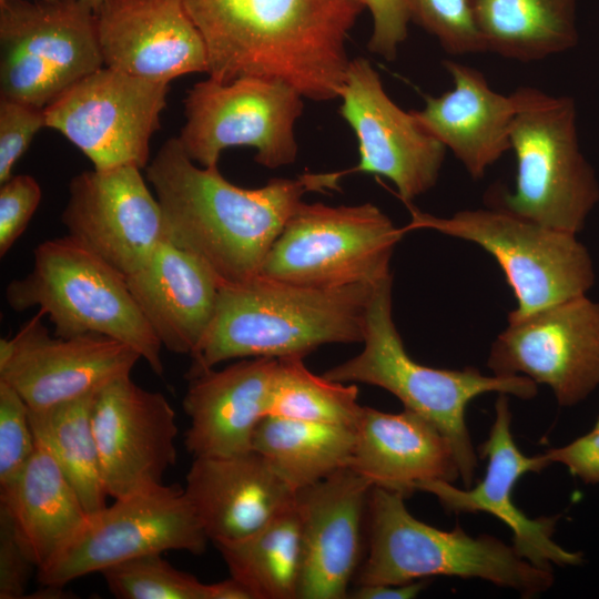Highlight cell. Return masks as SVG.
<instances>
[{"label":"cell","instance_id":"6da1fadb","mask_svg":"<svg viewBox=\"0 0 599 599\" xmlns=\"http://www.w3.org/2000/svg\"><path fill=\"white\" fill-rule=\"evenodd\" d=\"M346 173L306 172L244 189L227 181L217 166L195 165L177 138L166 140L146 165L165 238L201 261L220 285L260 275L303 195L339 190L338 181Z\"/></svg>","mask_w":599,"mask_h":599},{"label":"cell","instance_id":"7a4b0ae2","mask_svg":"<svg viewBox=\"0 0 599 599\" xmlns=\"http://www.w3.org/2000/svg\"><path fill=\"white\" fill-rule=\"evenodd\" d=\"M206 45L210 78L283 81L303 98H339L359 0H182Z\"/></svg>","mask_w":599,"mask_h":599},{"label":"cell","instance_id":"3957f363","mask_svg":"<svg viewBox=\"0 0 599 599\" xmlns=\"http://www.w3.org/2000/svg\"><path fill=\"white\" fill-rule=\"evenodd\" d=\"M375 285L317 288L261 274L220 285L213 319L189 373L233 358H304L325 344L363 342Z\"/></svg>","mask_w":599,"mask_h":599},{"label":"cell","instance_id":"277c9868","mask_svg":"<svg viewBox=\"0 0 599 599\" xmlns=\"http://www.w3.org/2000/svg\"><path fill=\"white\" fill-rule=\"evenodd\" d=\"M364 348L323 376L341 383H364L386 389L405 408L434 424L450 441L459 477L468 488L477 468V455L467 428L468 404L485 393L531 399L537 384L524 375H483L474 367L440 369L413 359L404 347L392 315V276L374 287L368 303Z\"/></svg>","mask_w":599,"mask_h":599},{"label":"cell","instance_id":"5b68a950","mask_svg":"<svg viewBox=\"0 0 599 599\" xmlns=\"http://www.w3.org/2000/svg\"><path fill=\"white\" fill-rule=\"evenodd\" d=\"M402 494L372 487L366 518L367 554L359 585L405 583L434 576L479 578L530 598L548 590L552 570L520 557L512 546L458 525L450 531L415 518Z\"/></svg>","mask_w":599,"mask_h":599},{"label":"cell","instance_id":"8992f818","mask_svg":"<svg viewBox=\"0 0 599 599\" xmlns=\"http://www.w3.org/2000/svg\"><path fill=\"white\" fill-rule=\"evenodd\" d=\"M31 271L12 280L6 300L17 312L37 307L70 337L100 334L134 348L156 375L162 345L140 311L126 276L69 235L39 244Z\"/></svg>","mask_w":599,"mask_h":599},{"label":"cell","instance_id":"52a82bcc","mask_svg":"<svg viewBox=\"0 0 599 599\" xmlns=\"http://www.w3.org/2000/svg\"><path fill=\"white\" fill-rule=\"evenodd\" d=\"M510 128L517 162L514 192L497 205L538 224L578 234L599 202V181L581 151L575 100L527 87Z\"/></svg>","mask_w":599,"mask_h":599},{"label":"cell","instance_id":"ba28073f","mask_svg":"<svg viewBox=\"0 0 599 599\" xmlns=\"http://www.w3.org/2000/svg\"><path fill=\"white\" fill-rule=\"evenodd\" d=\"M405 205L410 221L404 232L433 230L475 243L495 257L517 300L508 317L586 295L595 284L592 258L577 234L538 224L498 206L439 217L413 203Z\"/></svg>","mask_w":599,"mask_h":599},{"label":"cell","instance_id":"9c48e42d","mask_svg":"<svg viewBox=\"0 0 599 599\" xmlns=\"http://www.w3.org/2000/svg\"><path fill=\"white\" fill-rule=\"evenodd\" d=\"M376 205L303 201L272 245L260 274L291 284L335 288L377 284L404 234Z\"/></svg>","mask_w":599,"mask_h":599},{"label":"cell","instance_id":"30bf717a","mask_svg":"<svg viewBox=\"0 0 599 599\" xmlns=\"http://www.w3.org/2000/svg\"><path fill=\"white\" fill-rule=\"evenodd\" d=\"M102 67L95 13L79 0L0 2V97L45 109Z\"/></svg>","mask_w":599,"mask_h":599},{"label":"cell","instance_id":"8fae6325","mask_svg":"<svg viewBox=\"0 0 599 599\" xmlns=\"http://www.w3.org/2000/svg\"><path fill=\"white\" fill-rule=\"evenodd\" d=\"M303 95L275 79L242 77L231 82L213 78L196 82L184 99L185 123L177 136L189 158L215 167L224 150L248 146L268 169L292 164L298 145L294 126L303 112Z\"/></svg>","mask_w":599,"mask_h":599},{"label":"cell","instance_id":"7c38bea8","mask_svg":"<svg viewBox=\"0 0 599 599\" xmlns=\"http://www.w3.org/2000/svg\"><path fill=\"white\" fill-rule=\"evenodd\" d=\"M207 541L184 489L163 484L88 515L73 537L38 570V580L42 586L64 587L144 555L169 550L200 555Z\"/></svg>","mask_w":599,"mask_h":599},{"label":"cell","instance_id":"4fadbf2b","mask_svg":"<svg viewBox=\"0 0 599 599\" xmlns=\"http://www.w3.org/2000/svg\"><path fill=\"white\" fill-rule=\"evenodd\" d=\"M167 92L169 83L102 67L48 105L45 123L75 145L94 169H144Z\"/></svg>","mask_w":599,"mask_h":599},{"label":"cell","instance_id":"5bb4252c","mask_svg":"<svg viewBox=\"0 0 599 599\" xmlns=\"http://www.w3.org/2000/svg\"><path fill=\"white\" fill-rule=\"evenodd\" d=\"M487 366L549 386L560 406L577 405L599 386V302L581 295L508 317Z\"/></svg>","mask_w":599,"mask_h":599},{"label":"cell","instance_id":"9a60e30c","mask_svg":"<svg viewBox=\"0 0 599 599\" xmlns=\"http://www.w3.org/2000/svg\"><path fill=\"white\" fill-rule=\"evenodd\" d=\"M42 311L11 338L0 341V380L14 388L31 410H42L99 392L130 375L140 354L100 334L50 335Z\"/></svg>","mask_w":599,"mask_h":599},{"label":"cell","instance_id":"2e32d148","mask_svg":"<svg viewBox=\"0 0 599 599\" xmlns=\"http://www.w3.org/2000/svg\"><path fill=\"white\" fill-rule=\"evenodd\" d=\"M339 98V113L358 142L359 161L349 173L388 179L404 203H412L436 184L447 149L412 111L389 98L367 59L349 61Z\"/></svg>","mask_w":599,"mask_h":599},{"label":"cell","instance_id":"e0dca14e","mask_svg":"<svg viewBox=\"0 0 599 599\" xmlns=\"http://www.w3.org/2000/svg\"><path fill=\"white\" fill-rule=\"evenodd\" d=\"M134 165L84 171L69 183L68 235L129 276L165 241L160 203Z\"/></svg>","mask_w":599,"mask_h":599},{"label":"cell","instance_id":"ac0fdd59","mask_svg":"<svg viewBox=\"0 0 599 599\" xmlns=\"http://www.w3.org/2000/svg\"><path fill=\"white\" fill-rule=\"evenodd\" d=\"M91 420L108 496L120 499L163 485L176 461L177 435L176 414L165 396L126 375L97 393Z\"/></svg>","mask_w":599,"mask_h":599},{"label":"cell","instance_id":"d6986e66","mask_svg":"<svg viewBox=\"0 0 599 599\" xmlns=\"http://www.w3.org/2000/svg\"><path fill=\"white\" fill-rule=\"evenodd\" d=\"M510 425L507 394H499L488 438L478 448L480 457L487 459L484 478L468 489H459L449 481L426 480L419 483L416 490L436 496L450 512H487L499 518L512 531L516 552L539 568L578 566L583 561V554L566 550L552 539L559 516L532 519L514 502L512 491L519 478L527 473H539L549 464L540 454L525 456L515 443Z\"/></svg>","mask_w":599,"mask_h":599},{"label":"cell","instance_id":"ffe728a7","mask_svg":"<svg viewBox=\"0 0 599 599\" xmlns=\"http://www.w3.org/2000/svg\"><path fill=\"white\" fill-rule=\"evenodd\" d=\"M95 18L104 67L164 83L207 73L205 42L182 0H106Z\"/></svg>","mask_w":599,"mask_h":599},{"label":"cell","instance_id":"44dd1931","mask_svg":"<svg viewBox=\"0 0 599 599\" xmlns=\"http://www.w3.org/2000/svg\"><path fill=\"white\" fill-rule=\"evenodd\" d=\"M372 485L349 467L297 491L302 514L298 599H344L359 570Z\"/></svg>","mask_w":599,"mask_h":599},{"label":"cell","instance_id":"7402d4cb","mask_svg":"<svg viewBox=\"0 0 599 599\" xmlns=\"http://www.w3.org/2000/svg\"><path fill=\"white\" fill-rule=\"evenodd\" d=\"M276 367L277 358L251 357L187 374L185 447L194 458L252 450L255 429L267 416Z\"/></svg>","mask_w":599,"mask_h":599},{"label":"cell","instance_id":"603a6c76","mask_svg":"<svg viewBox=\"0 0 599 599\" xmlns=\"http://www.w3.org/2000/svg\"><path fill=\"white\" fill-rule=\"evenodd\" d=\"M184 493L209 540L243 539L290 506L296 493L257 451L195 457Z\"/></svg>","mask_w":599,"mask_h":599},{"label":"cell","instance_id":"cb8c5ba5","mask_svg":"<svg viewBox=\"0 0 599 599\" xmlns=\"http://www.w3.org/2000/svg\"><path fill=\"white\" fill-rule=\"evenodd\" d=\"M454 88L425 97L422 110H412L422 126L449 149L473 179L510 150V128L526 103V87L508 95L495 91L477 69L445 60Z\"/></svg>","mask_w":599,"mask_h":599},{"label":"cell","instance_id":"d4e9b609","mask_svg":"<svg viewBox=\"0 0 599 599\" xmlns=\"http://www.w3.org/2000/svg\"><path fill=\"white\" fill-rule=\"evenodd\" d=\"M355 433L348 467L373 487L406 498L422 481L454 483L459 478L457 457L448 438L410 409L392 414L363 406Z\"/></svg>","mask_w":599,"mask_h":599},{"label":"cell","instance_id":"484cf974","mask_svg":"<svg viewBox=\"0 0 599 599\" xmlns=\"http://www.w3.org/2000/svg\"><path fill=\"white\" fill-rule=\"evenodd\" d=\"M126 281L162 347L192 357L216 307L220 283L210 270L165 240Z\"/></svg>","mask_w":599,"mask_h":599},{"label":"cell","instance_id":"4316f807","mask_svg":"<svg viewBox=\"0 0 599 599\" xmlns=\"http://www.w3.org/2000/svg\"><path fill=\"white\" fill-rule=\"evenodd\" d=\"M0 507L9 514L38 570L51 561L89 515L53 456L38 439L19 479L0 491Z\"/></svg>","mask_w":599,"mask_h":599},{"label":"cell","instance_id":"83f0119b","mask_svg":"<svg viewBox=\"0 0 599 599\" xmlns=\"http://www.w3.org/2000/svg\"><path fill=\"white\" fill-rule=\"evenodd\" d=\"M486 52L534 62L575 48L577 0H468Z\"/></svg>","mask_w":599,"mask_h":599},{"label":"cell","instance_id":"f1b7e54d","mask_svg":"<svg viewBox=\"0 0 599 599\" xmlns=\"http://www.w3.org/2000/svg\"><path fill=\"white\" fill-rule=\"evenodd\" d=\"M355 437V427L265 416L252 449L298 491L348 467Z\"/></svg>","mask_w":599,"mask_h":599},{"label":"cell","instance_id":"f546056e","mask_svg":"<svg viewBox=\"0 0 599 599\" xmlns=\"http://www.w3.org/2000/svg\"><path fill=\"white\" fill-rule=\"evenodd\" d=\"M215 546L231 577L246 585L255 599L298 598L303 549L297 497L254 534Z\"/></svg>","mask_w":599,"mask_h":599},{"label":"cell","instance_id":"4dcf8cb0","mask_svg":"<svg viewBox=\"0 0 599 599\" xmlns=\"http://www.w3.org/2000/svg\"><path fill=\"white\" fill-rule=\"evenodd\" d=\"M97 393L42 410L29 409L35 439L53 456L89 515L104 508L108 496L91 420Z\"/></svg>","mask_w":599,"mask_h":599},{"label":"cell","instance_id":"1f68e13d","mask_svg":"<svg viewBox=\"0 0 599 599\" xmlns=\"http://www.w3.org/2000/svg\"><path fill=\"white\" fill-rule=\"evenodd\" d=\"M355 384L314 375L303 357L277 358L267 416L355 427L363 409Z\"/></svg>","mask_w":599,"mask_h":599},{"label":"cell","instance_id":"d6a6232c","mask_svg":"<svg viewBox=\"0 0 599 599\" xmlns=\"http://www.w3.org/2000/svg\"><path fill=\"white\" fill-rule=\"evenodd\" d=\"M101 573L109 590L121 599H210L209 583L175 569L161 554L132 558Z\"/></svg>","mask_w":599,"mask_h":599},{"label":"cell","instance_id":"836d02e7","mask_svg":"<svg viewBox=\"0 0 599 599\" xmlns=\"http://www.w3.org/2000/svg\"><path fill=\"white\" fill-rule=\"evenodd\" d=\"M410 20L449 54L486 52L468 0H406Z\"/></svg>","mask_w":599,"mask_h":599},{"label":"cell","instance_id":"e575fe53","mask_svg":"<svg viewBox=\"0 0 599 599\" xmlns=\"http://www.w3.org/2000/svg\"><path fill=\"white\" fill-rule=\"evenodd\" d=\"M34 449L29 407L14 388L0 380V491L19 479Z\"/></svg>","mask_w":599,"mask_h":599},{"label":"cell","instance_id":"d590c367","mask_svg":"<svg viewBox=\"0 0 599 599\" xmlns=\"http://www.w3.org/2000/svg\"><path fill=\"white\" fill-rule=\"evenodd\" d=\"M44 126V109L0 97V184L12 176L16 163Z\"/></svg>","mask_w":599,"mask_h":599},{"label":"cell","instance_id":"8d00e7d4","mask_svg":"<svg viewBox=\"0 0 599 599\" xmlns=\"http://www.w3.org/2000/svg\"><path fill=\"white\" fill-rule=\"evenodd\" d=\"M42 196L40 184L28 174L12 175L0 189V255L4 256L24 232Z\"/></svg>","mask_w":599,"mask_h":599},{"label":"cell","instance_id":"74e56055","mask_svg":"<svg viewBox=\"0 0 599 599\" xmlns=\"http://www.w3.org/2000/svg\"><path fill=\"white\" fill-rule=\"evenodd\" d=\"M373 18L368 50L392 61L406 40L412 21L406 0H359Z\"/></svg>","mask_w":599,"mask_h":599},{"label":"cell","instance_id":"f35d334b","mask_svg":"<svg viewBox=\"0 0 599 599\" xmlns=\"http://www.w3.org/2000/svg\"><path fill=\"white\" fill-rule=\"evenodd\" d=\"M33 568L9 514L0 507V599L24 598Z\"/></svg>","mask_w":599,"mask_h":599},{"label":"cell","instance_id":"ab89813d","mask_svg":"<svg viewBox=\"0 0 599 599\" xmlns=\"http://www.w3.org/2000/svg\"><path fill=\"white\" fill-rule=\"evenodd\" d=\"M541 457L550 465L562 464L586 484H599V430L592 429L573 441L552 448Z\"/></svg>","mask_w":599,"mask_h":599},{"label":"cell","instance_id":"60d3db41","mask_svg":"<svg viewBox=\"0 0 599 599\" xmlns=\"http://www.w3.org/2000/svg\"><path fill=\"white\" fill-rule=\"evenodd\" d=\"M427 583L426 579H419L397 585H359L349 597L354 599H413L420 593Z\"/></svg>","mask_w":599,"mask_h":599},{"label":"cell","instance_id":"b9f144b4","mask_svg":"<svg viewBox=\"0 0 599 599\" xmlns=\"http://www.w3.org/2000/svg\"><path fill=\"white\" fill-rule=\"evenodd\" d=\"M210 599H255L246 585L231 577L215 583H209Z\"/></svg>","mask_w":599,"mask_h":599},{"label":"cell","instance_id":"7bdbcfd3","mask_svg":"<svg viewBox=\"0 0 599 599\" xmlns=\"http://www.w3.org/2000/svg\"><path fill=\"white\" fill-rule=\"evenodd\" d=\"M87 7H89L94 13L101 8L106 0H79Z\"/></svg>","mask_w":599,"mask_h":599},{"label":"cell","instance_id":"ee69618b","mask_svg":"<svg viewBox=\"0 0 599 599\" xmlns=\"http://www.w3.org/2000/svg\"><path fill=\"white\" fill-rule=\"evenodd\" d=\"M593 428L599 430V416H598V418H597V420H596V423H595V427H593Z\"/></svg>","mask_w":599,"mask_h":599},{"label":"cell","instance_id":"f6af8a7d","mask_svg":"<svg viewBox=\"0 0 599 599\" xmlns=\"http://www.w3.org/2000/svg\"><path fill=\"white\" fill-rule=\"evenodd\" d=\"M4 0H0V2H2ZM43 1H48V2H54V1H58V0H43Z\"/></svg>","mask_w":599,"mask_h":599}]
</instances>
